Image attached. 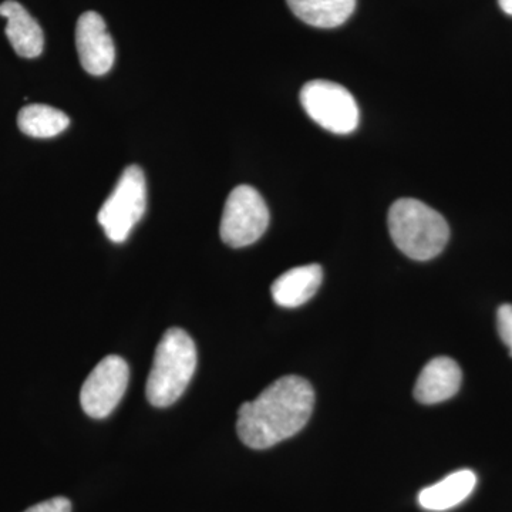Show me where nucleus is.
I'll return each mask as SVG.
<instances>
[{"label":"nucleus","mask_w":512,"mask_h":512,"mask_svg":"<svg viewBox=\"0 0 512 512\" xmlns=\"http://www.w3.org/2000/svg\"><path fill=\"white\" fill-rule=\"evenodd\" d=\"M387 222L396 247L414 261L436 258L450 238V228L443 215L413 198L394 202Z\"/></svg>","instance_id":"nucleus-2"},{"label":"nucleus","mask_w":512,"mask_h":512,"mask_svg":"<svg viewBox=\"0 0 512 512\" xmlns=\"http://www.w3.org/2000/svg\"><path fill=\"white\" fill-rule=\"evenodd\" d=\"M306 114L320 127L335 134H350L359 126V107L348 89L328 80H312L301 90Z\"/></svg>","instance_id":"nucleus-5"},{"label":"nucleus","mask_w":512,"mask_h":512,"mask_svg":"<svg viewBox=\"0 0 512 512\" xmlns=\"http://www.w3.org/2000/svg\"><path fill=\"white\" fill-rule=\"evenodd\" d=\"M498 5L504 13L512 16V0H498Z\"/></svg>","instance_id":"nucleus-17"},{"label":"nucleus","mask_w":512,"mask_h":512,"mask_svg":"<svg viewBox=\"0 0 512 512\" xmlns=\"http://www.w3.org/2000/svg\"><path fill=\"white\" fill-rule=\"evenodd\" d=\"M147 208V184L143 170L130 165L97 215L99 224L111 242L121 244L136 227Z\"/></svg>","instance_id":"nucleus-4"},{"label":"nucleus","mask_w":512,"mask_h":512,"mask_svg":"<svg viewBox=\"0 0 512 512\" xmlns=\"http://www.w3.org/2000/svg\"><path fill=\"white\" fill-rule=\"evenodd\" d=\"M197 369V348L183 329H168L158 343L146 394L154 407L171 406L183 396Z\"/></svg>","instance_id":"nucleus-3"},{"label":"nucleus","mask_w":512,"mask_h":512,"mask_svg":"<svg viewBox=\"0 0 512 512\" xmlns=\"http://www.w3.org/2000/svg\"><path fill=\"white\" fill-rule=\"evenodd\" d=\"M70 119L62 110L46 104H29L18 114V126L26 136L52 138L59 136L67 127Z\"/></svg>","instance_id":"nucleus-14"},{"label":"nucleus","mask_w":512,"mask_h":512,"mask_svg":"<svg viewBox=\"0 0 512 512\" xmlns=\"http://www.w3.org/2000/svg\"><path fill=\"white\" fill-rule=\"evenodd\" d=\"M25 512H72V503L67 498L56 497L30 507Z\"/></svg>","instance_id":"nucleus-16"},{"label":"nucleus","mask_w":512,"mask_h":512,"mask_svg":"<svg viewBox=\"0 0 512 512\" xmlns=\"http://www.w3.org/2000/svg\"><path fill=\"white\" fill-rule=\"evenodd\" d=\"M76 47L83 69L92 76L109 73L116 49L106 22L99 13L86 12L77 20Z\"/></svg>","instance_id":"nucleus-8"},{"label":"nucleus","mask_w":512,"mask_h":512,"mask_svg":"<svg viewBox=\"0 0 512 512\" xmlns=\"http://www.w3.org/2000/svg\"><path fill=\"white\" fill-rule=\"evenodd\" d=\"M497 328L500 338L508 346L512 356V305H503L498 309Z\"/></svg>","instance_id":"nucleus-15"},{"label":"nucleus","mask_w":512,"mask_h":512,"mask_svg":"<svg viewBox=\"0 0 512 512\" xmlns=\"http://www.w3.org/2000/svg\"><path fill=\"white\" fill-rule=\"evenodd\" d=\"M296 18L313 28L333 29L353 15L356 0H286Z\"/></svg>","instance_id":"nucleus-13"},{"label":"nucleus","mask_w":512,"mask_h":512,"mask_svg":"<svg viewBox=\"0 0 512 512\" xmlns=\"http://www.w3.org/2000/svg\"><path fill=\"white\" fill-rule=\"evenodd\" d=\"M463 373L460 366L450 357H436L421 370L414 397L421 404L446 402L460 390Z\"/></svg>","instance_id":"nucleus-9"},{"label":"nucleus","mask_w":512,"mask_h":512,"mask_svg":"<svg viewBox=\"0 0 512 512\" xmlns=\"http://www.w3.org/2000/svg\"><path fill=\"white\" fill-rule=\"evenodd\" d=\"M322 279V266L318 264L289 269L272 284V298L282 308H299L315 296Z\"/></svg>","instance_id":"nucleus-11"},{"label":"nucleus","mask_w":512,"mask_h":512,"mask_svg":"<svg viewBox=\"0 0 512 512\" xmlns=\"http://www.w3.org/2000/svg\"><path fill=\"white\" fill-rule=\"evenodd\" d=\"M313 406L315 392L308 380L293 375L281 377L266 387L254 402L239 407V439L254 450L274 447L306 426Z\"/></svg>","instance_id":"nucleus-1"},{"label":"nucleus","mask_w":512,"mask_h":512,"mask_svg":"<svg viewBox=\"0 0 512 512\" xmlns=\"http://www.w3.org/2000/svg\"><path fill=\"white\" fill-rule=\"evenodd\" d=\"M130 370L126 360L110 355L94 367L80 392L84 413L92 419H106L119 406L127 390Z\"/></svg>","instance_id":"nucleus-7"},{"label":"nucleus","mask_w":512,"mask_h":512,"mask_svg":"<svg viewBox=\"0 0 512 512\" xmlns=\"http://www.w3.org/2000/svg\"><path fill=\"white\" fill-rule=\"evenodd\" d=\"M477 485L474 471L460 470L419 493V504L427 511H447L457 507L473 494Z\"/></svg>","instance_id":"nucleus-12"},{"label":"nucleus","mask_w":512,"mask_h":512,"mask_svg":"<svg viewBox=\"0 0 512 512\" xmlns=\"http://www.w3.org/2000/svg\"><path fill=\"white\" fill-rule=\"evenodd\" d=\"M269 225V210L262 195L249 185H239L229 194L222 212L220 234L232 248L254 244Z\"/></svg>","instance_id":"nucleus-6"},{"label":"nucleus","mask_w":512,"mask_h":512,"mask_svg":"<svg viewBox=\"0 0 512 512\" xmlns=\"http://www.w3.org/2000/svg\"><path fill=\"white\" fill-rule=\"evenodd\" d=\"M0 16L6 19V36L20 57L35 59L42 55L45 36L36 19L30 16L16 0H6L0 5Z\"/></svg>","instance_id":"nucleus-10"}]
</instances>
